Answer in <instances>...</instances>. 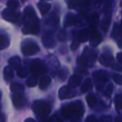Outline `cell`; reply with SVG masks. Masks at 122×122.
Wrapping results in <instances>:
<instances>
[{
    "instance_id": "obj_36",
    "label": "cell",
    "mask_w": 122,
    "mask_h": 122,
    "mask_svg": "<svg viewBox=\"0 0 122 122\" xmlns=\"http://www.w3.org/2000/svg\"><path fill=\"white\" fill-rule=\"evenodd\" d=\"M113 80H115V82L117 84V85H120L122 83V78L120 75H113Z\"/></svg>"
},
{
    "instance_id": "obj_46",
    "label": "cell",
    "mask_w": 122,
    "mask_h": 122,
    "mask_svg": "<svg viewBox=\"0 0 122 122\" xmlns=\"http://www.w3.org/2000/svg\"><path fill=\"white\" fill-rule=\"evenodd\" d=\"M23 1H24V0H23Z\"/></svg>"
},
{
    "instance_id": "obj_32",
    "label": "cell",
    "mask_w": 122,
    "mask_h": 122,
    "mask_svg": "<svg viewBox=\"0 0 122 122\" xmlns=\"http://www.w3.org/2000/svg\"><path fill=\"white\" fill-rule=\"evenodd\" d=\"M7 5L9 6V9H16L19 8V3L18 2L17 0H9V2H8Z\"/></svg>"
},
{
    "instance_id": "obj_3",
    "label": "cell",
    "mask_w": 122,
    "mask_h": 122,
    "mask_svg": "<svg viewBox=\"0 0 122 122\" xmlns=\"http://www.w3.org/2000/svg\"><path fill=\"white\" fill-rule=\"evenodd\" d=\"M32 110L39 116H47L51 112V106L44 100H35L32 105Z\"/></svg>"
},
{
    "instance_id": "obj_43",
    "label": "cell",
    "mask_w": 122,
    "mask_h": 122,
    "mask_svg": "<svg viewBox=\"0 0 122 122\" xmlns=\"http://www.w3.org/2000/svg\"><path fill=\"white\" fill-rule=\"evenodd\" d=\"M121 53H119L118 54H117V59H118V62L120 64H121L122 63V59H121Z\"/></svg>"
},
{
    "instance_id": "obj_45",
    "label": "cell",
    "mask_w": 122,
    "mask_h": 122,
    "mask_svg": "<svg viewBox=\"0 0 122 122\" xmlns=\"http://www.w3.org/2000/svg\"><path fill=\"white\" fill-rule=\"evenodd\" d=\"M115 122H121V118H120V116H118L115 119Z\"/></svg>"
},
{
    "instance_id": "obj_13",
    "label": "cell",
    "mask_w": 122,
    "mask_h": 122,
    "mask_svg": "<svg viewBox=\"0 0 122 122\" xmlns=\"http://www.w3.org/2000/svg\"><path fill=\"white\" fill-rule=\"evenodd\" d=\"M101 40H102V38L99 33L95 32H95H92V34L90 38V45L93 46V47H96V46H98L100 44Z\"/></svg>"
},
{
    "instance_id": "obj_6",
    "label": "cell",
    "mask_w": 122,
    "mask_h": 122,
    "mask_svg": "<svg viewBox=\"0 0 122 122\" xmlns=\"http://www.w3.org/2000/svg\"><path fill=\"white\" fill-rule=\"evenodd\" d=\"M75 95H76V92L70 86H63L59 90V98L61 100L72 98V97L75 96Z\"/></svg>"
},
{
    "instance_id": "obj_40",
    "label": "cell",
    "mask_w": 122,
    "mask_h": 122,
    "mask_svg": "<svg viewBox=\"0 0 122 122\" xmlns=\"http://www.w3.org/2000/svg\"><path fill=\"white\" fill-rule=\"evenodd\" d=\"M85 122H98L97 119L94 115H90L85 119Z\"/></svg>"
},
{
    "instance_id": "obj_9",
    "label": "cell",
    "mask_w": 122,
    "mask_h": 122,
    "mask_svg": "<svg viewBox=\"0 0 122 122\" xmlns=\"http://www.w3.org/2000/svg\"><path fill=\"white\" fill-rule=\"evenodd\" d=\"M43 44L45 48L47 49H51V48H54L55 46V39H54V36L53 35V34L48 32L44 34V36L43 37Z\"/></svg>"
},
{
    "instance_id": "obj_41",
    "label": "cell",
    "mask_w": 122,
    "mask_h": 122,
    "mask_svg": "<svg viewBox=\"0 0 122 122\" xmlns=\"http://www.w3.org/2000/svg\"><path fill=\"white\" fill-rule=\"evenodd\" d=\"M75 5H77V0H70L69 1V6L70 9H74Z\"/></svg>"
},
{
    "instance_id": "obj_19",
    "label": "cell",
    "mask_w": 122,
    "mask_h": 122,
    "mask_svg": "<svg viewBox=\"0 0 122 122\" xmlns=\"http://www.w3.org/2000/svg\"><path fill=\"white\" fill-rule=\"evenodd\" d=\"M112 37L115 39L118 40L119 46H120V37H121V30H120V27L119 24H115L114 27V30L112 32Z\"/></svg>"
},
{
    "instance_id": "obj_26",
    "label": "cell",
    "mask_w": 122,
    "mask_h": 122,
    "mask_svg": "<svg viewBox=\"0 0 122 122\" xmlns=\"http://www.w3.org/2000/svg\"><path fill=\"white\" fill-rule=\"evenodd\" d=\"M115 108L117 109V111H118L119 114H120V110L122 108V96L120 94H118L115 96Z\"/></svg>"
},
{
    "instance_id": "obj_22",
    "label": "cell",
    "mask_w": 122,
    "mask_h": 122,
    "mask_svg": "<svg viewBox=\"0 0 122 122\" xmlns=\"http://www.w3.org/2000/svg\"><path fill=\"white\" fill-rule=\"evenodd\" d=\"M92 88H93V84H92L91 80L90 79H86L84 81V83L82 84L81 90L83 93H86V92L90 91Z\"/></svg>"
},
{
    "instance_id": "obj_4",
    "label": "cell",
    "mask_w": 122,
    "mask_h": 122,
    "mask_svg": "<svg viewBox=\"0 0 122 122\" xmlns=\"http://www.w3.org/2000/svg\"><path fill=\"white\" fill-rule=\"evenodd\" d=\"M29 70H30L31 73L34 75H36V76L44 74L47 71V69H46V66L44 65V62L41 61L39 59H34L32 61V63L30 64V66H29Z\"/></svg>"
},
{
    "instance_id": "obj_16",
    "label": "cell",
    "mask_w": 122,
    "mask_h": 122,
    "mask_svg": "<svg viewBox=\"0 0 122 122\" xmlns=\"http://www.w3.org/2000/svg\"><path fill=\"white\" fill-rule=\"evenodd\" d=\"M9 63L10 65V66L16 70H19L21 67V60L18 56H14V57L10 58L9 59Z\"/></svg>"
},
{
    "instance_id": "obj_11",
    "label": "cell",
    "mask_w": 122,
    "mask_h": 122,
    "mask_svg": "<svg viewBox=\"0 0 122 122\" xmlns=\"http://www.w3.org/2000/svg\"><path fill=\"white\" fill-rule=\"evenodd\" d=\"M59 66V64L58 59L56 58L53 57V56H50L49 59V69L53 75H55L57 74Z\"/></svg>"
},
{
    "instance_id": "obj_5",
    "label": "cell",
    "mask_w": 122,
    "mask_h": 122,
    "mask_svg": "<svg viewBox=\"0 0 122 122\" xmlns=\"http://www.w3.org/2000/svg\"><path fill=\"white\" fill-rule=\"evenodd\" d=\"M94 78L96 82L97 89L100 90L109 80V75L107 74V72L103 71V70H99L94 74Z\"/></svg>"
},
{
    "instance_id": "obj_1",
    "label": "cell",
    "mask_w": 122,
    "mask_h": 122,
    "mask_svg": "<svg viewBox=\"0 0 122 122\" xmlns=\"http://www.w3.org/2000/svg\"><path fill=\"white\" fill-rule=\"evenodd\" d=\"M24 23L23 33L24 34H35L39 30V20L30 6L26 7L24 11Z\"/></svg>"
},
{
    "instance_id": "obj_35",
    "label": "cell",
    "mask_w": 122,
    "mask_h": 122,
    "mask_svg": "<svg viewBox=\"0 0 122 122\" xmlns=\"http://www.w3.org/2000/svg\"><path fill=\"white\" fill-rule=\"evenodd\" d=\"M90 3V0H77V4L80 7H85L89 5Z\"/></svg>"
},
{
    "instance_id": "obj_14",
    "label": "cell",
    "mask_w": 122,
    "mask_h": 122,
    "mask_svg": "<svg viewBox=\"0 0 122 122\" xmlns=\"http://www.w3.org/2000/svg\"><path fill=\"white\" fill-rule=\"evenodd\" d=\"M82 81V77L79 75H73L69 80V85L68 86L71 87V88H75V87L78 86Z\"/></svg>"
},
{
    "instance_id": "obj_25",
    "label": "cell",
    "mask_w": 122,
    "mask_h": 122,
    "mask_svg": "<svg viewBox=\"0 0 122 122\" xmlns=\"http://www.w3.org/2000/svg\"><path fill=\"white\" fill-rule=\"evenodd\" d=\"M9 45V40L6 36L0 34V50L4 49Z\"/></svg>"
},
{
    "instance_id": "obj_38",
    "label": "cell",
    "mask_w": 122,
    "mask_h": 122,
    "mask_svg": "<svg viewBox=\"0 0 122 122\" xmlns=\"http://www.w3.org/2000/svg\"><path fill=\"white\" fill-rule=\"evenodd\" d=\"M79 44H80V42H79L78 39H74L73 43H72V44H71L72 50H75V49H76L77 48L79 47Z\"/></svg>"
},
{
    "instance_id": "obj_30",
    "label": "cell",
    "mask_w": 122,
    "mask_h": 122,
    "mask_svg": "<svg viewBox=\"0 0 122 122\" xmlns=\"http://www.w3.org/2000/svg\"><path fill=\"white\" fill-rule=\"evenodd\" d=\"M86 22H87V17L85 14H80L78 17L75 18V24H79V25L85 24Z\"/></svg>"
},
{
    "instance_id": "obj_39",
    "label": "cell",
    "mask_w": 122,
    "mask_h": 122,
    "mask_svg": "<svg viewBox=\"0 0 122 122\" xmlns=\"http://www.w3.org/2000/svg\"><path fill=\"white\" fill-rule=\"evenodd\" d=\"M44 122H62V121H61L60 120H59V117H57V116H55V115H54V116L51 117L50 119H49V120H45V121H44Z\"/></svg>"
},
{
    "instance_id": "obj_18",
    "label": "cell",
    "mask_w": 122,
    "mask_h": 122,
    "mask_svg": "<svg viewBox=\"0 0 122 122\" xmlns=\"http://www.w3.org/2000/svg\"><path fill=\"white\" fill-rule=\"evenodd\" d=\"M10 90L14 94H21L22 95L24 92V87L22 85H20V84L14 83L11 84Z\"/></svg>"
},
{
    "instance_id": "obj_12",
    "label": "cell",
    "mask_w": 122,
    "mask_h": 122,
    "mask_svg": "<svg viewBox=\"0 0 122 122\" xmlns=\"http://www.w3.org/2000/svg\"><path fill=\"white\" fill-rule=\"evenodd\" d=\"M12 101L15 108L20 109L21 107L24 106V98L21 94H14L12 96Z\"/></svg>"
},
{
    "instance_id": "obj_27",
    "label": "cell",
    "mask_w": 122,
    "mask_h": 122,
    "mask_svg": "<svg viewBox=\"0 0 122 122\" xmlns=\"http://www.w3.org/2000/svg\"><path fill=\"white\" fill-rule=\"evenodd\" d=\"M98 24H99L98 15H94L91 18V20H90V29H91L92 32H95L97 26H98Z\"/></svg>"
},
{
    "instance_id": "obj_17",
    "label": "cell",
    "mask_w": 122,
    "mask_h": 122,
    "mask_svg": "<svg viewBox=\"0 0 122 122\" xmlns=\"http://www.w3.org/2000/svg\"><path fill=\"white\" fill-rule=\"evenodd\" d=\"M14 74L13 70L10 67H5L4 70V80L7 82H9L14 79Z\"/></svg>"
},
{
    "instance_id": "obj_2",
    "label": "cell",
    "mask_w": 122,
    "mask_h": 122,
    "mask_svg": "<svg viewBox=\"0 0 122 122\" xmlns=\"http://www.w3.org/2000/svg\"><path fill=\"white\" fill-rule=\"evenodd\" d=\"M84 106L80 100L71 102L61 109L63 116L65 119H70L71 122H80V119L84 115Z\"/></svg>"
},
{
    "instance_id": "obj_15",
    "label": "cell",
    "mask_w": 122,
    "mask_h": 122,
    "mask_svg": "<svg viewBox=\"0 0 122 122\" xmlns=\"http://www.w3.org/2000/svg\"><path fill=\"white\" fill-rule=\"evenodd\" d=\"M51 83V79L49 76H47V75H44L42 78L39 80V88L41 90H46L48 87L49 86Z\"/></svg>"
},
{
    "instance_id": "obj_23",
    "label": "cell",
    "mask_w": 122,
    "mask_h": 122,
    "mask_svg": "<svg viewBox=\"0 0 122 122\" xmlns=\"http://www.w3.org/2000/svg\"><path fill=\"white\" fill-rule=\"evenodd\" d=\"M75 24V17L71 14H68L65 17V22H64L65 27H70V26L74 25Z\"/></svg>"
},
{
    "instance_id": "obj_33",
    "label": "cell",
    "mask_w": 122,
    "mask_h": 122,
    "mask_svg": "<svg viewBox=\"0 0 122 122\" xmlns=\"http://www.w3.org/2000/svg\"><path fill=\"white\" fill-rule=\"evenodd\" d=\"M113 89H114L113 85H112V84H109L106 87V90H105V96H108V97L110 96L111 94H112V92H113Z\"/></svg>"
},
{
    "instance_id": "obj_8",
    "label": "cell",
    "mask_w": 122,
    "mask_h": 122,
    "mask_svg": "<svg viewBox=\"0 0 122 122\" xmlns=\"http://www.w3.org/2000/svg\"><path fill=\"white\" fill-rule=\"evenodd\" d=\"M39 51V47L37 44H34V43L25 44L22 49V53L24 56L34 55V54H37Z\"/></svg>"
},
{
    "instance_id": "obj_37",
    "label": "cell",
    "mask_w": 122,
    "mask_h": 122,
    "mask_svg": "<svg viewBox=\"0 0 122 122\" xmlns=\"http://www.w3.org/2000/svg\"><path fill=\"white\" fill-rule=\"evenodd\" d=\"M100 122H112V118L110 115H105L100 118Z\"/></svg>"
},
{
    "instance_id": "obj_34",
    "label": "cell",
    "mask_w": 122,
    "mask_h": 122,
    "mask_svg": "<svg viewBox=\"0 0 122 122\" xmlns=\"http://www.w3.org/2000/svg\"><path fill=\"white\" fill-rule=\"evenodd\" d=\"M67 39V34L65 33V31H60L59 34H58V39L59 41H65Z\"/></svg>"
},
{
    "instance_id": "obj_10",
    "label": "cell",
    "mask_w": 122,
    "mask_h": 122,
    "mask_svg": "<svg viewBox=\"0 0 122 122\" xmlns=\"http://www.w3.org/2000/svg\"><path fill=\"white\" fill-rule=\"evenodd\" d=\"M100 62L101 65H103L105 67H110L113 65L114 59L111 54H109V53H104L100 55Z\"/></svg>"
},
{
    "instance_id": "obj_24",
    "label": "cell",
    "mask_w": 122,
    "mask_h": 122,
    "mask_svg": "<svg viewBox=\"0 0 122 122\" xmlns=\"http://www.w3.org/2000/svg\"><path fill=\"white\" fill-rule=\"evenodd\" d=\"M86 101L90 108H94V107H95L97 105V100L95 95H88V96L86 97Z\"/></svg>"
},
{
    "instance_id": "obj_21",
    "label": "cell",
    "mask_w": 122,
    "mask_h": 122,
    "mask_svg": "<svg viewBox=\"0 0 122 122\" xmlns=\"http://www.w3.org/2000/svg\"><path fill=\"white\" fill-rule=\"evenodd\" d=\"M89 38H90V35H89V31L86 30V29L81 30L80 33H79L78 36H77V39H78V40L80 43L86 42V41H88Z\"/></svg>"
},
{
    "instance_id": "obj_28",
    "label": "cell",
    "mask_w": 122,
    "mask_h": 122,
    "mask_svg": "<svg viewBox=\"0 0 122 122\" xmlns=\"http://www.w3.org/2000/svg\"><path fill=\"white\" fill-rule=\"evenodd\" d=\"M46 22L49 25H57L59 24V17L55 14H52L49 16Z\"/></svg>"
},
{
    "instance_id": "obj_29",
    "label": "cell",
    "mask_w": 122,
    "mask_h": 122,
    "mask_svg": "<svg viewBox=\"0 0 122 122\" xmlns=\"http://www.w3.org/2000/svg\"><path fill=\"white\" fill-rule=\"evenodd\" d=\"M37 82H38L37 76L33 75L32 76H30L27 80V85L29 87H34L37 85Z\"/></svg>"
},
{
    "instance_id": "obj_31",
    "label": "cell",
    "mask_w": 122,
    "mask_h": 122,
    "mask_svg": "<svg viewBox=\"0 0 122 122\" xmlns=\"http://www.w3.org/2000/svg\"><path fill=\"white\" fill-rule=\"evenodd\" d=\"M17 75L20 78H25L28 75H29V71L26 68L24 67H20L19 70H17Z\"/></svg>"
},
{
    "instance_id": "obj_20",
    "label": "cell",
    "mask_w": 122,
    "mask_h": 122,
    "mask_svg": "<svg viewBox=\"0 0 122 122\" xmlns=\"http://www.w3.org/2000/svg\"><path fill=\"white\" fill-rule=\"evenodd\" d=\"M38 9H39V12L41 13L42 15H45L49 11V9H50V4L40 2L38 4Z\"/></svg>"
},
{
    "instance_id": "obj_42",
    "label": "cell",
    "mask_w": 122,
    "mask_h": 122,
    "mask_svg": "<svg viewBox=\"0 0 122 122\" xmlns=\"http://www.w3.org/2000/svg\"><path fill=\"white\" fill-rule=\"evenodd\" d=\"M5 121H6L5 115L3 113H0V122H5Z\"/></svg>"
},
{
    "instance_id": "obj_44",
    "label": "cell",
    "mask_w": 122,
    "mask_h": 122,
    "mask_svg": "<svg viewBox=\"0 0 122 122\" xmlns=\"http://www.w3.org/2000/svg\"><path fill=\"white\" fill-rule=\"evenodd\" d=\"M24 122H36L34 120H33V119H31V118H29V119H27V120H25Z\"/></svg>"
},
{
    "instance_id": "obj_7",
    "label": "cell",
    "mask_w": 122,
    "mask_h": 122,
    "mask_svg": "<svg viewBox=\"0 0 122 122\" xmlns=\"http://www.w3.org/2000/svg\"><path fill=\"white\" fill-rule=\"evenodd\" d=\"M2 16L4 19L10 23H16L19 19V14L14 11V9H6L3 11Z\"/></svg>"
}]
</instances>
